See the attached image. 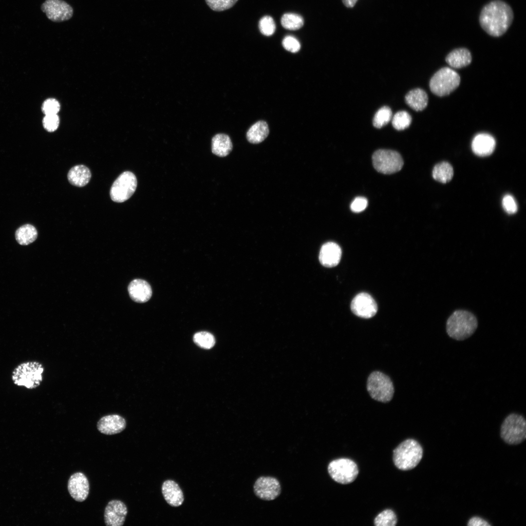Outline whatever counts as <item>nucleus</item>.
<instances>
[{"instance_id":"1","label":"nucleus","mask_w":526,"mask_h":526,"mask_svg":"<svg viewBox=\"0 0 526 526\" xmlns=\"http://www.w3.org/2000/svg\"><path fill=\"white\" fill-rule=\"evenodd\" d=\"M511 7L501 0H493L486 4L479 16L482 28L488 35L498 37L507 30L513 20Z\"/></svg>"},{"instance_id":"2","label":"nucleus","mask_w":526,"mask_h":526,"mask_svg":"<svg viewBox=\"0 0 526 526\" xmlns=\"http://www.w3.org/2000/svg\"><path fill=\"white\" fill-rule=\"evenodd\" d=\"M44 368L39 361L28 360L17 365L11 373V380L16 386L27 390L39 387L43 381Z\"/></svg>"},{"instance_id":"3","label":"nucleus","mask_w":526,"mask_h":526,"mask_svg":"<svg viewBox=\"0 0 526 526\" xmlns=\"http://www.w3.org/2000/svg\"><path fill=\"white\" fill-rule=\"evenodd\" d=\"M446 327L447 333L450 338L461 341L470 338L475 332L478 327V321L470 312L457 310L448 319Z\"/></svg>"},{"instance_id":"4","label":"nucleus","mask_w":526,"mask_h":526,"mask_svg":"<svg viewBox=\"0 0 526 526\" xmlns=\"http://www.w3.org/2000/svg\"><path fill=\"white\" fill-rule=\"evenodd\" d=\"M422 456L421 446L413 439L404 441L393 451L394 463L396 468L402 470L414 468L420 462Z\"/></svg>"},{"instance_id":"5","label":"nucleus","mask_w":526,"mask_h":526,"mask_svg":"<svg viewBox=\"0 0 526 526\" xmlns=\"http://www.w3.org/2000/svg\"><path fill=\"white\" fill-rule=\"evenodd\" d=\"M503 440L509 445H518L526 438V422L519 414L511 413L503 421L500 429Z\"/></svg>"},{"instance_id":"6","label":"nucleus","mask_w":526,"mask_h":526,"mask_svg":"<svg viewBox=\"0 0 526 526\" xmlns=\"http://www.w3.org/2000/svg\"><path fill=\"white\" fill-rule=\"evenodd\" d=\"M367 389L373 399L383 403L389 402L394 393V385L391 378L379 371L373 372L369 375Z\"/></svg>"},{"instance_id":"7","label":"nucleus","mask_w":526,"mask_h":526,"mask_svg":"<svg viewBox=\"0 0 526 526\" xmlns=\"http://www.w3.org/2000/svg\"><path fill=\"white\" fill-rule=\"evenodd\" d=\"M460 82V76L455 71L450 68L444 67L432 76L430 81V88L434 94L443 96L455 90Z\"/></svg>"},{"instance_id":"8","label":"nucleus","mask_w":526,"mask_h":526,"mask_svg":"<svg viewBox=\"0 0 526 526\" xmlns=\"http://www.w3.org/2000/svg\"><path fill=\"white\" fill-rule=\"evenodd\" d=\"M327 469L332 479L341 484L353 482L358 474L356 463L348 458L334 460L329 464Z\"/></svg>"},{"instance_id":"9","label":"nucleus","mask_w":526,"mask_h":526,"mask_svg":"<svg viewBox=\"0 0 526 526\" xmlns=\"http://www.w3.org/2000/svg\"><path fill=\"white\" fill-rule=\"evenodd\" d=\"M375 169L383 174H392L399 171L403 165L400 154L394 150H378L372 156Z\"/></svg>"},{"instance_id":"10","label":"nucleus","mask_w":526,"mask_h":526,"mask_svg":"<svg viewBox=\"0 0 526 526\" xmlns=\"http://www.w3.org/2000/svg\"><path fill=\"white\" fill-rule=\"evenodd\" d=\"M137 187V179L132 172L121 173L115 180L110 189V196L115 202L122 203L129 199L134 193Z\"/></svg>"},{"instance_id":"11","label":"nucleus","mask_w":526,"mask_h":526,"mask_svg":"<svg viewBox=\"0 0 526 526\" xmlns=\"http://www.w3.org/2000/svg\"><path fill=\"white\" fill-rule=\"evenodd\" d=\"M41 9L48 19L55 22L70 19L73 15V9L63 0H46L41 5Z\"/></svg>"},{"instance_id":"12","label":"nucleus","mask_w":526,"mask_h":526,"mask_svg":"<svg viewBox=\"0 0 526 526\" xmlns=\"http://www.w3.org/2000/svg\"><path fill=\"white\" fill-rule=\"evenodd\" d=\"M253 490L255 495L260 499L272 501L280 495L281 487L277 478L271 476H261L255 481Z\"/></svg>"},{"instance_id":"13","label":"nucleus","mask_w":526,"mask_h":526,"mask_svg":"<svg viewBox=\"0 0 526 526\" xmlns=\"http://www.w3.org/2000/svg\"><path fill=\"white\" fill-rule=\"evenodd\" d=\"M351 309L356 316L369 319L374 317L377 311V306L372 297L366 293H360L353 299Z\"/></svg>"},{"instance_id":"14","label":"nucleus","mask_w":526,"mask_h":526,"mask_svg":"<svg viewBox=\"0 0 526 526\" xmlns=\"http://www.w3.org/2000/svg\"><path fill=\"white\" fill-rule=\"evenodd\" d=\"M128 513L126 505L121 501H110L104 510V522L107 526H122Z\"/></svg>"},{"instance_id":"15","label":"nucleus","mask_w":526,"mask_h":526,"mask_svg":"<svg viewBox=\"0 0 526 526\" xmlns=\"http://www.w3.org/2000/svg\"><path fill=\"white\" fill-rule=\"evenodd\" d=\"M67 487L70 495L75 501L82 502L87 498L90 485L88 478L82 472L73 474L69 479Z\"/></svg>"},{"instance_id":"16","label":"nucleus","mask_w":526,"mask_h":526,"mask_svg":"<svg viewBox=\"0 0 526 526\" xmlns=\"http://www.w3.org/2000/svg\"><path fill=\"white\" fill-rule=\"evenodd\" d=\"M126 421L122 416L109 414L102 417L97 423V429L101 433L113 435L119 433L126 427Z\"/></svg>"},{"instance_id":"17","label":"nucleus","mask_w":526,"mask_h":526,"mask_svg":"<svg viewBox=\"0 0 526 526\" xmlns=\"http://www.w3.org/2000/svg\"><path fill=\"white\" fill-rule=\"evenodd\" d=\"M341 250L340 246L335 243L328 242L321 247L319 255L320 263L327 267L337 265L341 259Z\"/></svg>"},{"instance_id":"18","label":"nucleus","mask_w":526,"mask_h":526,"mask_svg":"<svg viewBox=\"0 0 526 526\" xmlns=\"http://www.w3.org/2000/svg\"><path fill=\"white\" fill-rule=\"evenodd\" d=\"M128 292L131 299L139 303L148 301L152 295L150 285L146 281L141 279L132 281L129 285Z\"/></svg>"},{"instance_id":"19","label":"nucleus","mask_w":526,"mask_h":526,"mask_svg":"<svg viewBox=\"0 0 526 526\" xmlns=\"http://www.w3.org/2000/svg\"><path fill=\"white\" fill-rule=\"evenodd\" d=\"M495 140L490 134L481 133L477 134L473 139L471 148L477 155L486 156L490 155L495 147Z\"/></svg>"},{"instance_id":"20","label":"nucleus","mask_w":526,"mask_h":526,"mask_svg":"<svg viewBox=\"0 0 526 526\" xmlns=\"http://www.w3.org/2000/svg\"><path fill=\"white\" fill-rule=\"evenodd\" d=\"M162 492L165 500L170 506L177 507L183 504V493L174 481L168 480L165 481L162 486Z\"/></svg>"},{"instance_id":"21","label":"nucleus","mask_w":526,"mask_h":526,"mask_svg":"<svg viewBox=\"0 0 526 526\" xmlns=\"http://www.w3.org/2000/svg\"><path fill=\"white\" fill-rule=\"evenodd\" d=\"M472 60L471 53L465 48H459L451 51L446 56V61L451 67L461 68L469 65Z\"/></svg>"},{"instance_id":"22","label":"nucleus","mask_w":526,"mask_h":526,"mask_svg":"<svg viewBox=\"0 0 526 526\" xmlns=\"http://www.w3.org/2000/svg\"><path fill=\"white\" fill-rule=\"evenodd\" d=\"M211 150L213 154L220 156H227L232 150V143L229 136L225 133H217L211 140Z\"/></svg>"},{"instance_id":"23","label":"nucleus","mask_w":526,"mask_h":526,"mask_svg":"<svg viewBox=\"0 0 526 526\" xmlns=\"http://www.w3.org/2000/svg\"><path fill=\"white\" fill-rule=\"evenodd\" d=\"M91 178L90 169L84 165L73 167L68 173V179L73 185L82 187L87 185Z\"/></svg>"},{"instance_id":"24","label":"nucleus","mask_w":526,"mask_h":526,"mask_svg":"<svg viewBox=\"0 0 526 526\" xmlns=\"http://www.w3.org/2000/svg\"><path fill=\"white\" fill-rule=\"evenodd\" d=\"M406 103L413 110L420 111L427 106L428 97L422 89L416 88L409 92L405 96Z\"/></svg>"},{"instance_id":"25","label":"nucleus","mask_w":526,"mask_h":526,"mask_svg":"<svg viewBox=\"0 0 526 526\" xmlns=\"http://www.w3.org/2000/svg\"><path fill=\"white\" fill-rule=\"evenodd\" d=\"M269 132L267 123L264 121H259L249 129L246 133V138L251 143L258 144L267 137Z\"/></svg>"},{"instance_id":"26","label":"nucleus","mask_w":526,"mask_h":526,"mask_svg":"<svg viewBox=\"0 0 526 526\" xmlns=\"http://www.w3.org/2000/svg\"><path fill=\"white\" fill-rule=\"evenodd\" d=\"M38 237V231L34 226L25 224L19 227L15 232L18 243L23 245L29 244L34 242Z\"/></svg>"},{"instance_id":"27","label":"nucleus","mask_w":526,"mask_h":526,"mask_svg":"<svg viewBox=\"0 0 526 526\" xmlns=\"http://www.w3.org/2000/svg\"><path fill=\"white\" fill-rule=\"evenodd\" d=\"M453 175L452 166L448 162H443L436 165L432 170V177L436 181L446 183L449 182Z\"/></svg>"},{"instance_id":"28","label":"nucleus","mask_w":526,"mask_h":526,"mask_svg":"<svg viewBox=\"0 0 526 526\" xmlns=\"http://www.w3.org/2000/svg\"><path fill=\"white\" fill-rule=\"evenodd\" d=\"M281 24L286 29L297 30L303 25L304 21L302 17L298 14L286 13L281 18Z\"/></svg>"},{"instance_id":"29","label":"nucleus","mask_w":526,"mask_h":526,"mask_svg":"<svg viewBox=\"0 0 526 526\" xmlns=\"http://www.w3.org/2000/svg\"><path fill=\"white\" fill-rule=\"evenodd\" d=\"M392 112L388 106L380 108L374 115L373 124L375 127L380 128L387 124L392 119Z\"/></svg>"},{"instance_id":"30","label":"nucleus","mask_w":526,"mask_h":526,"mask_svg":"<svg viewBox=\"0 0 526 526\" xmlns=\"http://www.w3.org/2000/svg\"><path fill=\"white\" fill-rule=\"evenodd\" d=\"M397 523V517L391 509H386L380 512L374 520L376 526H394Z\"/></svg>"},{"instance_id":"31","label":"nucleus","mask_w":526,"mask_h":526,"mask_svg":"<svg viewBox=\"0 0 526 526\" xmlns=\"http://www.w3.org/2000/svg\"><path fill=\"white\" fill-rule=\"evenodd\" d=\"M391 120L394 128L401 131L407 128L410 125L412 117L408 112L402 111L397 112Z\"/></svg>"},{"instance_id":"32","label":"nucleus","mask_w":526,"mask_h":526,"mask_svg":"<svg viewBox=\"0 0 526 526\" xmlns=\"http://www.w3.org/2000/svg\"><path fill=\"white\" fill-rule=\"evenodd\" d=\"M194 342L201 348L209 349L215 344L214 336L209 332L202 331L196 333L193 337Z\"/></svg>"},{"instance_id":"33","label":"nucleus","mask_w":526,"mask_h":526,"mask_svg":"<svg viewBox=\"0 0 526 526\" xmlns=\"http://www.w3.org/2000/svg\"><path fill=\"white\" fill-rule=\"evenodd\" d=\"M259 28L262 34L269 36L274 34L276 30V25L273 18L269 16L263 17L259 23Z\"/></svg>"},{"instance_id":"34","label":"nucleus","mask_w":526,"mask_h":526,"mask_svg":"<svg viewBox=\"0 0 526 526\" xmlns=\"http://www.w3.org/2000/svg\"><path fill=\"white\" fill-rule=\"evenodd\" d=\"M238 0H206L207 5L215 11H222L231 8Z\"/></svg>"},{"instance_id":"35","label":"nucleus","mask_w":526,"mask_h":526,"mask_svg":"<svg viewBox=\"0 0 526 526\" xmlns=\"http://www.w3.org/2000/svg\"><path fill=\"white\" fill-rule=\"evenodd\" d=\"M60 110V104L55 98H48L43 103L41 110L45 115L57 114Z\"/></svg>"},{"instance_id":"36","label":"nucleus","mask_w":526,"mask_h":526,"mask_svg":"<svg viewBox=\"0 0 526 526\" xmlns=\"http://www.w3.org/2000/svg\"><path fill=\"white\" fill-rule=\"evenodd\" d=\"M44 128L48 132H53L58 128L59 119L57 114L45 115L42 120Z\"/></svg>"},{"instance_id":"37","label":"nucleus","mask_w":526,"mask_h":526,"mask_svg":"<svg viewBox=\"0 0 526 526\" xmlns=\"http://www.w3.org/2000/svg\"><path fill=\"white\" fill-rule=\"evenodd\" d=\"M282 44L285 49L294 53L298 52L301 48L300 42L291 36H286L282 41Z\"/></svg>"},{"instance_id":"38","label":"nucleus","mask_w":526,"mask_h":526,"mask_svg":"<svg viewBox=\"0 0 526 526\" xmlns=\"http://www.w3.org/2000/svg\"><path fill=\"white\" fill-rule=\"evenodd\" d=\"M502 206L504 209L508 214L516 213L518 206L514 198L510 195H505L502 200Z\"/></svg>"},{"instance_id":"39","label":"nucleus","mask_w":526,"mask_h":526,"mask_svg":"<svg viewBox=\"0 0 526 526\" xmlns=\"http://www.w3.org/2000/svg\"><path fill=\"white\" fill-rule=\"evenodd\" d=\"M368 205V201L363 197H357L352 202L350 208L352 211L358 213L363 211Z\"/></svg>"},{"instance_id":"40","label":"nucleus","mask_w":526,"mask_h":526,"mask_svg":"<svg viewBox=\"0 0 526 526\" xmlns=\"http://www.w3.org/2000/svg\"><path fill=\"white\" fill-rule=\"evenodd\" d=\"M468 526H490V525L481 517L474 516L471 518L467 524Z\"/></svg>"},{"instance_id":"41","label":"nucleus","mask_w":526,"mask_h":526,"mask_svg":"<svg viewBox=\"0 0 526 526\" xmlns=\"http://www.w3.org/2000/svg\"><path fill=\"white\" fill-rule=\"evenodd\" d=\"M357 0H342L344 4L347 7H353Z\"/></svg>"}]
</instances>
